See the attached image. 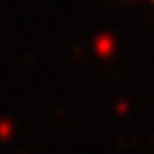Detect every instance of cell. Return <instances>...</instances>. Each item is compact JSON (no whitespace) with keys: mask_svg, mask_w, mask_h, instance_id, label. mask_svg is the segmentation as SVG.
<instances>
[{"mask_svg":"<svg viewBox=\"0 0 154 154\" xmlns=\"http://www.w3.org/2000/svg\"><path fill=\"white\" fill-rule=\"evenodd\" d=\"M145 2H149V5H154V0H145Z\"/></svg>","mask_w":154,"mask_h":154,"instance_id":"cell-1","label":"cell"}]
</instances>
